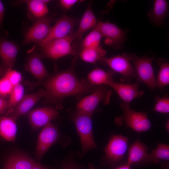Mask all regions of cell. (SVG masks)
Here are the masks:
<instances>
[{
	"mask_svg": "<svg viewBox=\"0 0 169 169\" xmlns=\"http://www.w3.org/2000/svg\"><path fill=\"white\" fill-rule=\"evenodd\" d=\"M91 116L76 111L72 118L80 137L83 153L97 147L93 134Z\"/></svg>",
	"mask_w": 169,
	"mask_h": 169,
	"instance_id": "obj_4",
	"label": "cell"
},
{
	"mask_svg": "<svg viewBox=\"0 0 169 169\" xmlns=\"http://www.w3.org/2000/svg\"><path fill=\"white\" fill-rule=\"evenodd\" d=\"M18 48L13 42L5 39H0V71L4 72L11 69L14 64Z\"/></svg>",
	"mask_w": 169,
	"mask_h": 169,
	"instance_id": "obj_15",
	"label": "cell"
},
{
	"mask_svg": "<svg viewBox=\"0 0 169 169\" xmlns=\"http://www.w3.org/2000/svg\"><path fill=\"white\" fill-rule=\"evenodd\" d=\"M8 101L2 97H0V114L4 113L7 109Z\"/></svg>",
	"mask_w": 169,
	"mask_h": 169,
	"instance_id": "obj_34",
	"label": "cell"
},
{
	"mask_svg": "<svg viewBox=\"0 0 169 169\" xmlns=\"http://www.w3.org/2000/svg\"><path fill=\"white\" fill-rule=\"evenodd\" d=\"M76 24L74 19L66 15L62 16L51 27L47 37L38 45L50 41L67 37L73 33Z\"/></svg>",
	"mask_w": 169,
	"mask_h": 169,
	"instance_id": "obj_12",
	"label": "cell"
},
{
	"mask_svg": "<svg viewBox=\"0 0 169 169\" xmlns=\"http://www.w3.org/2000/svg\"><path fill=\"white\" fill-rule=\"evenodd\" d=\"M148 147L139 139L131 144L128 149L127 163L131 165L148 161Z\"/></svg>",
	"mask_w": 169,
	"mask_h": 169,
	"instance_id": "obj_19",
	"label": "cell"
},
{
	"mask_svg": "<svg viewBox=\"0 0 169 169\" xmlns=\"http://www.w3.org/2000/svg\"><path fill=\"white\" fill-rule=\"evenodd\" d=\"M115 74V72L112 71H106L100 68H96L88 74L87 81L93 86L107 85L113 79Z\"/></svg>",
	"mask_w": 169,
	"mask_h": 169,
	"instance_id": "obj_22",
	"label": "cell"
},
{
	"mask_svg": "<svg viewBox=\"0 0 169 169\" xmlns=\"http://www.w3.org/2000/svg\"><path fill=\"white\" fill-rule=\"evenodd\" d=\"M153 60L152 58L146 56L139 57L133 54L131 60L138 83H143L151 90L156 87Z\"/></svg>",
	"mask_w": 169,
	"mask_h": 169,
	"instance_id": "obj_6",
	"label": "cell"
},
{
	"mask_svg": "<svg viewBox=\"0 0 169 169\" xmlns=\"http://www.w3.org/2000/svg\"><path fill=\"white\" fill-rule=\"evenodd\" d=\"M31 169H48L41 164L36 163Z\"/></svg>",
	"mask_w": 169,
	"mask_h": 169,
	"instance_id": "obj_36",
	"label": "cell"
},
{
	"mask_svg": "<svg viewBox=\"0 0 169 169\" xmlns=\"http://www.w3.org/2000/svg\"><path fill=\"white\" fill-rule=\"evenodd\" d=\"M169 159V145L159 143L151 153L149 154L148 161L157 163L162 160H168Z\"/></svg>",
	"mask_w": 169,
	"mask_h": 169,
	"instance_id": "obj_27",
	"label": "cell"
},
{
	"mask_svg": "<svg viewBox=\"0 0 169 169\" xmlns=\"http://www.w3.org/2000/svg\"><path fill=\"white\" fill-rule=\"evenodd\" d=\"M165 127L167 131L169 133V120H167L166 121L165 124Z\"/></svg>",
	"mask_w": 169,
	"mask_h": 169,
	"instance_id": "obj_38",
	"label": "cell"
},
{
	"mask_svg": "<svg viewBox=\"0 0 169 169\" xmlns=\"http://www.w3.org/2000/svg\"><path fill=\"white\" fill-rule=\"evenodd\" d=\"M24 88L21 84L14 86L8 101L7 109L9 113L12 112L13 109L24 96Z\"/></svg>",
	"mask_w": 169,
	"mask_h": 169,
	"instance_id": "obj_29",
	"label": "cell"
},
{
	"mask_svg": "<svg viewBox=\"0 0 169 169\" xmlns=\"http://www.w3.org/2000/svg\"><path fill=\"white\" fill-rule=\"evenodd\" d=\"M103 38L99 31L94 28L82 40L81 44V49L100 46Z\"/></svg>",
	"mask_w": 169,
	"mask_h": 169,
	"instance_id": "obj_28",
	"label": "cell"
},
{
	"mask_svg": "<svg viewBox=\"0 0 169 169\" xmlns=\"http://www.w3.org/2000/svg\"><path fill=\"white\" fill-rule=\"evenodd\" d=\"M95 28L99 31L103 38H105V43L116 49L121 48L127 38L125 30L108 22H98Z\"/></svg>",
	"mask_w": 169,
	"mask_h": 169,
	"instance_id": "obj_8",
	"label": "cell"
},
{
	"mask_svg": "<svg viewBox=\"0 0 169 169\" xmlns=\"http://www.w3.org/2000/svg\"><path fill=\"white\" fill-rule=\"evenodd\" d=\"M169 3L166 0H155L152 8L148 13V19L153 25H162L169 11Z\"/></svg>",
	"mask_w": 169,
	"mask_h": 169,
	"instance_id": "obj_17",
	"label": "cell"
},
{
	"mask_svg": "<svg viewBox=\"0 0 169 169\" xmlns=\"http://www.w3.org/2000/svg\"><path fill=\"white\" fill-rule=\"evenodd\" d=\"M59 137L57 128L51 122L44 125L38 136L35 150L36 157L40 160Z\"/></svg>",
	"mask_w": 169,
	"mask_h": 169,
	"instance_id": "obj_9",
	"label": "cell"
},
{
	"mask_svg": "<svg viewBox=\"0 0 169 169\" xmlns=\"http://www.w3.org/2000/svg\"><path fill=\"white\" fill-rule=\"evenodd\" d=\"M133 54L124 53L110 57H104L100 61L122 76V80H129L136 77L131 60Z\"/></svg>",
	"mask_w": 169,
	"mask_h": 169,
	"instance_id": "obj_7",
	"label": "cell"
},
{
	"mask_svg": "<svg viewBox=\"0 0 169 169\" xmlns=\"http://www.w3.org/2000/svg\"><path fill=\"white\" fill-rule=\"evenodd\" d=\"M98 22L92 8L90 1L80 21L78 29L72 35L74 40L81 39L84 34L90 29L93 28Z\"/></svg>",
	"mask_w": 169,
	"mask_h": 169,
	"instance_id": "obj_18",
	"label": "cell"
},
{
	"mask_svg": "<svg viewBox=\"0 0 169 169\" xmlns=\"http://www.w3.org/2000/svg\"><path fill=\"white\" fill-rule=\"evenodd\" d=\"M27 66L29 71L39 82L42 81L49 76V73L40 56L36 52L30 55L28 61Z\"/></svg>",
	"mask_w": 169,
	"mask_h": 169,
	"instance_id": "obj_20",
	"label": "cell"
},
{
	"mask_svg": "<svg viewBox=\"0 0 169 169\" xmlns=\"http://www.w3.org/2000/svg\"><path fill=\"white\" fill-rule=\"evenodd\" d=\"M44 90L35 93L24 95L13 109L10 117L14 120L27 113L42 97H44Z\"/></svg>",
	"mask_w": 169,
	"mask_h": 169,
	"instance_id": "obj_16",
	"label": "cell"
},
{
	"mask_svg": "<svg viewBox=\"0 0 169 169\" xmlns=\"http://www.w3.org/2000/svg\"><path fill=\"white\" fill-rule=\"evenodd\" d=\"M40 82L39 84L45 89L44 97L48 102L53 103L61 101L69 96L92 93L97 87L85 80H80L73 66L58 72Z\"/></svg>",
	"mask_w": 169,
	"mask_h": 169,
	"instance_id": "obj_1",
	"label": "cell"
},
{
	"mask_svg": "<svg viewBox=\"0 0 169 169\" xmlns=\"http://www.w3.org/2000/svg\"><path fill=\"white\" fill-rule=\"evenodd\" d=\"M52 19L51 17L46 16L39 18L27 32L23 44L41 43L49 33Z\"/></svg>",
	"mask_w": 169,
	"mask_h": 169,
	"instance_id": "obj_10",
	"label": "cell"
},
{
	"mask_svg": "<svg viewBox=\"0 0 169 169\" xmlns=\"http://www.w3.org/2000/svg\"><path fill=\"white\" fill-rule=\"evenodd\" d=\"M122 115L116 118L115 123L121 126L124 124L137 132L148 131L151 127V121L145 112L136 111L132 110L128 104L122 102L120 104Z\"/></svg>",
	"mask_w": 169,
	"mask_h": 169,
	"instance_id": "obj_2",
	"label": "cell"
},
{
	"mask_svg": "<svg viewBox=\"0 0 169 169\" xmlns=\"http://www.w3.org/2000/svg\"><path fill=\"white\" fill-rule=\"evenodd\" d=\"M128 145L127 137L121 135L113 136L104 150L106 159L112 163L119 162L127 151Z\"/></svg>",
	"mask_w": 169,
	"mask_h": 169,
	"instance_id": "obj_11",
	"label": "cell"
},
{
	"mask_svg": "<svg viewBox=\"0 0 169 169\" xmlns=\"http://www.w3.org/2000/svg\"><path fill=\"white\" fill-rule=\"evenodd\" d=\"M107 86L105 85L97 86L91 94L83 98L77 103V111L92 115L100 103L108 104L112 91Z\"/></svg>",
	"mask_w": 169,
	"mask_h": 169,
	"instance_id": "obj_5",
	"label": "cell"
},
{
	"mask_svg": "<svg viewBox=\"0 0 169 169\" xmlns=\"http://www.w3.org/2000/svg\"><path fill=\"white\" fill-rule=\"evenodd\" d=\"M107 86L116 93L123 102L128 104L134 99L142 96L144 94L143 91L139 90L138 82L132 84H125L117 82L113 79Z\"/></svg>",
	"mask_w": 169,
	"mask_h": 169,
	"instance_id": "obj_14",
	"label": "cell"
},
{
	"mask_svg": "<svg viewBox=\"0 0 169 169\" xmlns=\"http://www.w3.org/2000/svg\"><path fill=\"white\" fill-rule=\"evenodd\" d=\"M17 127L15 120L11 117L0 116V136L8 141L15 138Z\"/></svg>",
	"mask_w": 169,
	"mask_h": 169,
	"instance_id": "obj_23",
	"label": "cell"
},
{
	"mask_svg": "<svg viewBox=\"0 0 169 169\" xmlns=\"http://www.w3.org/2000/svg\"><path fill=\"white\" fill-rule=\"evenodd\" d=\"M115 169H131V165L127 163L116 167Z\"/></svg>",
	"mask_w": 169,
	"mask_h": 169,
	"instance_id": "obj_37",
	"label": "cell"
},
{
	"mask_svg": "<svg viewBox=\"0 0 169 169\" xmlns=\"http://www.w3.org/2000/svg\"><path fill=\"white\" fill-rule=\"evenodd\" d=\"M50 0H31L27 2L28 9L35 17L40 18L45 16L49 12L47 4Z\"/></svg>",
	"mask_w": 169,
	"mask_h": 169,
	"instance_id": "obj_26",
	"label": "cell"
},
{
	"mask_svg": "<svg viewBox=\"0 0 169 169\" xmlns=\"http://www.w3.org/2000/svg\"><path fill=\"white\" fill-rule=\"evenodd\" d=\"M59 111L54 107L38 108L28 113V118L32 127L35 129L44 126L58 116Z\"/></svg>",
	"mask_w": 169,
	"mask_h": 169,
	"instance_id": "obj_13",
	"label": "cell"
},
{
	"mask_svg": "<svg viewBox=\"0 0 169 169\" xmlns=\"http://www.w3.org/2000/svg\"><path fill=\"white\" fill-rule=\"evenodd\" d=\"M156 62L159 66V69L156 79V87L163 90L169 84V63L165 59L160 58Z\"/></svg>",
	"mask_w": 169,
	"mask_h": 169,
	"instance_id": "obj_25",
	"label": "cell"
},
{
	"mask_svg": "<svg viewBox=\"0 0 169 169\" xmlns=\"http://www.w3.org/2000/svg\"><path fill=\"white\" fill-rule=\"evenodd\" d=\"M106 53V51L100 45L96 47L82 49L79 55L84 61L94 64L98 61L100 62L105 57Z\"/></svg>",
	"mask_w": 169,
	"mask_h": 169,
	"instance_id": "obj_24",
	"label": "cell"
},
{
	"mask_svg": "<svg viewBox=\"0 0 169 169\" xmlns=\"http://www.w3.org/2000/svg\"><path fill=\"white\" fill-rule=\"evenodd\" d=\"M82 1L79 0H60L59 2L60 6L63 8L68 10L77 3Z\"/></svg>",
	"mask_w": 169,
	"mask_h": 169,
	"instance_id": "obj_33",
	"label": "cell"
},
{
	"mask_svg": "<svg viewBox=\"0 0 169 169\" xmlns=\"http://www.w3.org/2000/svg\"><path fill=\"white\" fill-rule=\"evenodd\" d=\"M14 86L5 77L0 79V95L5 96L10 95Z\"/></svg>",
	"mask_w": 169,
	"mask_h": 169,
	"instance_id": "obj_32",
	"label": "cell"
},
{
	"mask_svg": "<svg viewBox=\"0 0 169 169\" xmlns=\"http://www.w3.org/2000/svg\"><path fill=\"white\" fill-rule=\"evenodd\" d=\"M5 11L4 7L2 1L0 0V28L2 26Z\"/></svg>",
	"mask_w": 169,
	"mask_h": 169,
	"instance_id": "obj_35",
	"label": "cell"
},
{
	"mask_svg": "<svg viewBox=\"0 0 169 169\" xmlns=\"http://www.w3.org/2000/svg\"><path fill=\"white\" fill-rule=\"evenodd\" d=\"M36 163L25 155L15 154L8 158L3 169H31Z\"/></svg>",
	"mask_w": 169,
	"mask_h": 169,
	"instance_id": "obj_21",
	"label": "cell"
},
{
	"mask_svg": "<svg viewBox=\"0 0 169 169\" xmlns=\"http://www.w3.org/2000/svg\"><path fill=\"white\" fill-rule=\"evenodd\" d=\"M72 33L67 37L40 45L42 56L56 60L67 55H75L76 51L72 45V42L74 40Z\"/></svg>",
	"mask_w": 169,
	"mask_h": 169,
	"instance_id": "obj_3",
	"label": "cell"
},
{
	"mask_svg": "<svg viewBox=\"0 0 169 169\" xmlns=\"http://www.w3.org/2000/svg\"><path fill=\"white\" fill-rule=\"evenodd\" d=\"M89 169H96L92 165L90 164L89 165Z\"/></svg>",
	"mask_w": 169,
	"mask_h": 169,
	"instance_id": "obj_40",
	"label": "cell"
},
{
	"mask_svg": "<svg viewBox=\"0 0 169 169\" xmlns=\"http://www.w3.org/2000/svg\"><path fill=\"white\" fill-rule=\"evenodd\" d=\"M156 103L153 110L155 112L168 114L169 113V98L167 96L162 97L156 96Z\"/></svg>",
	"mask_w": 169,
	"mask_h": 169,
	"instance_id": "obj_30",
	"label": "cell"
},
{
	"mask_svg": "<svg viewBox=\"0 0 169 169\" xmlns=\"http://www.w3.org/2000/svg\"><path fill=\"white\" fill-rule=\"evenodd\" d=\"M4 76L9 81L13 86L20 84L22 79V74L19 72L11 69L5 72Z\"/></svg>",
	"mask_w": 169,
	"mask_h": 169,
	"instance_id": "obj_31",
	"label": "cell"
},
{
	"mask_svg": "<svg viewBox=\"0 0 169 169\" xmlns=\"http://www.w3.org/2000/svg\"><path fill=\"white\" fill-rule=\"evenodd\" d=\"M64 169H79L73 166H69L66 167Z\"/></svg>",
	"mask_w": 169,
	"mask_h": 169,
	"instance_id": "obj_39",
	"label": "cell"
}]
</instances>
